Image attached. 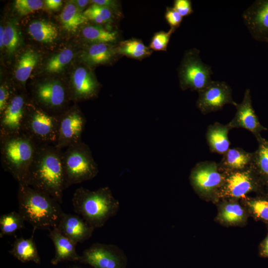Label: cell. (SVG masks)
Instances as JSON below:
<instances>
[{
  "instance_id": "1",
  "label": "cell",
  "mask_w": 268,
  "mask_h": 268,
  "mask_svg": "<svg viewBox=\"0 0 268 268\" xmlns=\"http://www.w3.org/2000/svg\"><path fill=\"white\" fill-rule=\"evenodd\" d=\"M63 151L55 145L39 146L29 168L26 185L63 202L66 188L63 162Z\"/></svg>"
},
{
  "instance_id": "2",
  "label": "cell",
  "mask_w": 268,
  "mask_h": 268,
  "mask_svg": "<svg viewBox=\"0 0 268 268\" xmlns=\"http://www.w3.org/2000/svg\"><path fill=\"white\" fill-rule=\"evenodd\" d=\"M17 201L18 212L34 231L57 227L64 213L54 198L27 185L18 184Z\"/></svg>"
},
{
  "instance_id": "3",
  "label": "cell",
  "mask_w": 268,
  "mask_h": 268,
  "mask_svg": "<svg viewBox=\"0 0 268 268\" xmlns=\"http://www.w3.org/2000/svg\"><path fill=\"white\" fill-rule=\"evenodd\" d=\"M39 146L24 133L0 137L1 165L18 184L26 185L29 168Z\"/></svg>"
},
{
  "instance_id": "4",
  "label": "cell",
  "mask_w": 268,
  "mask_h": 268,
  "mask_svg": "<svg viewBox=\"0 0 268 268\" xmlns=\"http://www.w3.org/2000/svg\"><path fill=\"white\" fill-rule=\"evenodd\" d=\"M74 211L94 228L102 227L117 212L119 202L108 187L90 191L77 189L72 198Z\"/></svg>"
},
{
  "instance_id": "5",
  "label": "cell",
  "mask_w": 268,
  "mask_h": 268,
  "mask_svg": "<svg viewBox=\"0 0 268 268\" xmlns=\"http://www.w3.org/2000/svg\"><path fill=\"white\" fill-rule=\"evenodd\" d=\"M63 162L66 189L94 178L98 173L89 147L82 141L66 148Z\"/></svg>"
},
{
  "instance_id": "6",
  "label": "cell",
  "mask_w": 268,
  "mask_h": 268,
  "mask_svg": "<svg viewBox=\"0 0 268 268\" xmlns=\"http://www.w3.org/2000/svg\"><path fill=\"white\" fill-rule=\"evenodd\" d=\"M59 128V116L50 114L39 107L28 104L23 132L39 145H56Z\"/></svg>"
},
{
  "instance_id": "7",
  "label": "cell",
  "mask_w": 268,
  "mask_h": 268,
  "mask_svg": "<svg viewBox=\"0 0 268 268\" xmlns=\"http://www.w3.org/2000/svg\"><path fill=\"white\" fill-rule=\"evenodd\" d=\"M211 67L202 62L200 51L193 49L184 55L179 68L180 85L182 90L199 92L212 81Z\"/></svg>"
},
{
  "instance_id": "8",
  "label": "cell",
  "mask_w": 268,
  "mask_h": 268,
  "mask_svg": "<svg viewBox=\"0 0 268 268\" xmlns=\"http://www.w3.org/2000/svg\"><path fill=\"white\" fill-rule=\"evenodd\" d=\"M225 177V174L219 170L218 164L212 161H205L195 165L191 171L190 179L198 193L204 196H217Z\"/></svg>"
},
{
  "instance_id": "9",
  "label": "cell",
  "mask_w": 268,
  "mask_h": 268,
  "mask_svg": "<svg viewBox=\"0 0 268 268\" xmlns=\"http://www.w3.org/2000/svg\"><path fill=\"white\" fill-rule=\"evenodd\" d=\"M225 176L217 196L219 198H245L248 193L260 191L264 186L252 166L245 170L225 173Z\"/></svg>"
},
{
  "instance_id": "10",
  "label": "cell",
  "mask_w": 268,
  "mask_h": 268,
  "mask_svg": "<svg viewBox=\"0 0 268 268\" xmlns=\"http://www.w3.org/2000/svg\"><path fill=\"white\" fill-rule=\"evenodd\" d=\"M35 101L40 108L51 115L59 116L68 98V93L59 81L48 80L38 83L33 89Z\"/></svg>"
},
{
  "instance_id": "11",
  "label": "cell",
  "mask_w": 268,
  "mask_h": 268,
  "mask_svg": "<svg viewBox=\"0 0 268 268\" xmlns=\"http://www.w3.org/2000/svg\"><path fill=\"white\" fill-rule=\"evenodd\" d=\"M86 119L77 108L67 110L59 116V128L56 147L63 150L81 140Z\"/></svg>"
},
{
  "instance_id": "12",
  "label": "cell",
  "mask_w": 268,
  "mask_h": 268,
  "mask_svg": "<svg viewBox=\"0 0 268 268\" xmlns=\"http://www.w3.org/2000/svg\"><path fill=\"white\" fill-rule=\"evenodd\" d=\"M198 92L196 105L203 114L219 110L226 104L236 106L238 104L232 99L231 88L224 81L212 80Z\"/></svg>"
},
{
  "instance_id": "13",
  "label": "cell",
  "mask_w": 268,
  "mask_h": 268,
  "mask_svg": "<svg viewBox=\"0 0 268 268\" xmlns=\"http://www.w3.org/2000/svg\"><path fill=\"white\" fill-rule=\"evenodd\" d=\"M27 106L23 94L13 95L0 115V137L23 132Z\"/></svg>"
},
{
  "instance_id": "14",
  "label": "cell",
  "mask_w": 268,
  "mask_h": 268,
  "mask_svg": "<svg viewBox=\"0 0 268 268\" xmlns=\"http://www.w3.org/2000/svg\"><path fill=\"white\" fill-rule=\"evenodd\" d=\"M244 23L256 40L268 42V0H256L243 13Z\"/></svg>"
},
{
  "instance_id": "15",
  "label": "cell",
  "mask_w": 268,
  "mask_h": 268,
  "mask_svg": "<svg viewBox=\"0 0 268 268\" xmlns=\"http://www.w3.org/2000/svg\"><path fill=\"white\" fill-rule=\"evenodd\" d=\"M79 262L94 268H124L126 260L113 246L96 244L83 252Z\"/></svg>"
},
{
  "instance_id": "16",
  "label": "cell",
  "mask_w": 268,
  "mask_h": 268,
  "mask_svg": "<svg viewBox=\"0 0 268 268\" xmlns=\"http://www.w3.org/2000/svg\"><path fill=\"white\" fill-rule=\"evenodd\" d=\"M236 112L232 120L228 123L232 128H243L252 133L256 139L261 136V132L268 129L259 120L252 106L250 90L247 89L242 102L235 106Z\"/></svg>"
},
{
  "instance_id": "17",
  "label": "cell",
  "mask_w": 268,
  "mask_h": 268,
  "mask_svg": "<svg viewBox=\"0 0 268 268\" xmlns=\"http://www.w3.org/2000/svg\"><path fill=\"white\" fill-rule=\"evenodd\" d=\"M99 84L92 73L84 67H78L73 72L71 80L70 98L75 101L95 97Z\"/></svg>"
},
{
  "instance_id": "18",
  "label": "cell",
  "mask_w": 268,
  "mask_h": 268,
  "mask_svg": "<svg viewBox=\"0 0 268 268\" xmlns=\"http://www.w3.org/2000/svg\"><path fill=\"white\" fill-rule=\"evenodd\" d=\"M57 228L76 244L89 239L94 229L79 215L65 213Z\"/></svg>"
},
{
  "instance_id": "19",
  "label": "cell",
  "mask_w": 268,
  "mask_h": 268,
  "mask_svg": "<svg viewBox=\"0 0 268 268\" xmlns=\"http://www.w3.org/2000/svg\"><path fill=\"white\" fill-rule=\"evenodd\" d=\"M49 236L55 248V256L51 260L53 265L65 261H79L80 256L76 251V244L64 235L57 227L49 231Z\"/></svg>"
},
{
  "instance_id": "20",
  "label": "cell",
  "mask_w": 268,
  "mask_h": 268,
  "mask_svg": "<svg viewBox=\"0 0 268 268\" xmlns=\"http://www.w3.org/2000/svg\"><path fill=\"white\" fill-rule=\"evenodd\" d=\"M253 156L241 148H230L218 164L219 169L224 174L245 170L251 166Z\"/></svg>"
},
{
  "instance_id": "21",
  "label": "cell",
  "mask_w": 268,
  "mask_h": 268,
  "mask_svg": "<svg viewBox=\"0 0 268 268\" xmlns=\"http://www.w3.org/2000/svg\"><path fill=\"white\" fill-rule=\"evenodd\" d=\"M231 129L228 124L224 125L215 122L208 126L206 139L211 152L223 155L230 148L228 134Z\"/></svg>"
},
{
  "instance_id": "22",
  "label": "cell",
  "mask_w": 268,
  "mask_h": 268,
  "mask_svg": "<svg viewBox=\"0 0 268 268\" xmlns=\"http://www.w3.org/2000/svg\"><path fill=\"white\" fill-rule=\"evenodd\" d=\"M9 253L22 263L32 262L36 264L40 263V258L33 235L29 238H17Z\"/></svg>"
},
{
  "instance_id": "23",
  "label": "cell",
  "mask_w": 268,
  "mask_h": 268,
  "mask_svg": "<svg viewBox=\"0 0 268 268\" xmlns=\"http://www.w3.org/2000/svg\"><path fill=\"white\" fill-rule=\"evenodd\" d=\"M117 54L109 44L93 43L82 53L81 58L87 64L96 66L106 64Z\"/></svg>"
},
{
  "instance_id": "24",
  "label": "cell",
  "mask_w": 268,
  "mask_h": 268,
  "mask_svg": "<svg viewBox=\"0 0 268 268\" xmlns=\"http://www.w3.org/2000/svg\"><path fill=\"white\" fill-rule=\"evenodd\" d=\"M257 140L258 147L253 152L251 166L264 186L268 188V140L261 136Z\"/></svg>"
},
{
  "instance_id": "25",
  "label": "cell",
  "mask_w": 268,
  "mask_h": 268,
  "mask_svg": "<svg viewBox=\"0 0 268 268\" xmlns=\"http://www.w3.org/2000/svg\"><path fill=\"white\" fill-rule=\"evenodd\" d=\"M28 32L33 39L43 43H52L59 35L57 26L51 22L44 20L31 22L28 26Z\"/></svg>"
},
{
  "instance_id": "26",
  "label": "cell",
  "mask_w": 268,
  "mask_h": 268,
  "mask_svg": "<svg viewBox=\"0 0 268 268\" xmlns=\"http://www.w3.org/2000/svg\"><path fill=\"white\" fill-rule=\"evenodd\" d=\"M63 27L67 31L74 32L88 19L74 2H68L64 7L60 15Z\"/></svg>"
},
{
  "instance_id": "27",
  "label": "cell",
  "mask_w": 268,
  "mask_h": 268,
  "mask_svg": "<svg viewBox=\"0 0 268 268\" xmlns=\"http://www.w3.org/2000/svg\"><path fill=\"white\" fill-rule=\"evenodd\" d=\"M39 59L38 53L32 49L24 52L20 57L15 69V76L23 86L38 63Z\"/></svg>"
},
{
  "instance_id": "28",
  "label": "cell",
  "mask_w": 268,
  "mask_h": 268,
  "mask_svg": "<svg viewBox=\"0 0 268 268\" xmlns=\"http://www.w3.org/2000/svg\"><path fill=\"white\" fill-rule=\"evenodd\" d=\"M117 53L135 59H142L152 53L149 47L135 39L121 41L116 48Z\"/></svg>"
},
{
  "instance_id": "29",
  "label": "cell",
  "mask_w": 268,
  "mask_h": 268,
  "mask_svg": "<svg viewBox=\"0 0 268 268\" xmlns=\"http://www.w3.org/2000/svg\"><path fill=\"white\" fill-rule=\"evenodd\" d=\"M82 35L87 41L93 43H113L117 39V33L108 31L102 27L88 25L82 29Z\"/></svg>"
},
{
  "instance_id": "30",
  "label": "cell",
  "mask_w": 268,
  "mask_h": 268,
  "mask_svg": "<svg viewBox=\"0 0 268 268\" xmlns=\"http://www.w3.org/2000/svg\"><path fill=\"white\" fill-rule=\"evenodd\" d=\"M24 219L19 212L11 211L0 217V237L14 234L24 227Z\"/></svg>"
},
{
  "instance_id": "31",
  "label": "cell",
  "mask_w": 268,
  "mask_h": 268,
  "mask_svg": "<svg viewBox=\"0 0 268 268\" xmlns=\"http://www.w3.org/2000/svg\"><path fill=\"white\" fill-rule=\"evenodd\" d=\"M73 52L70 49H65L53 56L48 61L45 70L49 73H59L72 60Z\"/></svg>"
},
{
  "instance_id": "32",
  "label": "cell",
  "mask_w": 268,
  "mask_h": 268,
  "mask_svg": "<svg viewBox=\"0 0 268 268\" xmlns=\"http://www.w3.org/2000/svg\"><path fill=\"white\" fill-rule=\"evenodd\" d=\"M88 20H92L97 24L109 22L112 19V11L106 7L92 3L83 12Z\"/></svg>"
},
{
  "instance_id": "33",
  "label": "cell",
  "mask_w": 268,
  "mask_h": 268,
  "mask_svg": "<svg viewBox=\"0 0 268 268\" xmlns=\"http://www.w3.org/2000/svg\"><path fill=\"white\" fill-rule=\"evenodd\" d=\"M3 48L10 54L14 53L20 44V36L16 25L9 22L4 28Z\"/></svg>"
},
{
  "instance_id": "34",
  "label": "cell",
  "mask_w": 268,
  "mask_h": 268,
  "mask_svg": "<svg viewBox=\"0 0 268 268\" xmlns=\"http://www.w3.org/2000/svg\"><path fill=\"white\" fill-rule=\"evenodd\" d=\"M244 212L241 206L236 203L226 204L220 212V218L227 223H236L241 221L244 218Z\"/></svg>"
},
{
  "instance_id": "35",
  "label": "cell",
  "mask_w": 268,
  "mask_h": 268,
  "mask_svg": "<svg viewBox=\"0 0 268 268\" xmlns=\"http://www.w3.org/2000/svg\"><path fill=\"white\" fill-rule=\"evenodd\" d=\"M253 214L258 218L268 222V199L258 198L246 201Z\"/></svg>"
},
{
  "instance_id": "36",
  "label": "cell",
  "mask_w": 268,
  "mask_h": 268,
  "mask_svg": "<svg viewBox=\"0 0 268 268\" xmlns=\"http://www.w3.org/2000/svg\"><path fill=\"white\" fill-rule=\"evenodd\" d=\"M44 2L40 0H16L14 7L21 16L26 15L41 9Z\"/></svg>"
},
{
  "instance_id": "37",
  "label": "cell",
  "mask_w": 268,
  "mask_h": 268,
  "mask_svg": "<svg viewBox=\"0 0 268 268\" xmlns=\"http://www.w3.org/2000/svg\"><path fill=\"white\" fill-rule=\"evenodd\" d=\"M175 29L171 28L168 32L160 31L155 33L152 38L149 48L156 51H166L171 34Z\"/></svg>"
},
{
  "instance_id": "38",
  "label": "cell",
  "mask_w": 268,
  "mask_h": 268,
  "mask_svg": "<svg viewBox=\"0 0 268 268\" xmlns=\"http://www.w3.org/2000/svg\"><path fill=\"white\" fill-rule=\"evenodd\" d=\"M166 20L171 28L176 29L180 26L183 17L173 7H168L165 14Z\"/></svg>"
},
{
  "instance_id": "39",
  "label": "cell",
  "mask_w": 268,
  "mask_h": 268,
  "mask_svg": "<svg viewBox=\"0 0 268 268\" xmlns=\"http://www.w3.org/2000/svg\"><path fill=\"white\" fill-rule=\"evenodd\" d=\"M173 8L182 16H186L193 12L192 2L190 0H175Z\"/></svg>"
},
{
  "instance_id": "40",
  "label": "cell",
  "mask_w": 268,
  "mask_h": 268,
  "mask_svg": "<svg viewBox=\"0 0 268 268\" xmlns=\"http://www.w3.org/2000/svg\"><path fill=\"white\" fill-rule=\"evenodd\" d=\"M10 88L6 84H1L0 86V115L5 109L12 97Z\"/></svg>"
},
{
  "instance_id": "41",
  "label": "cell",
  "mask_w": 268,
  "mask_h": 268,
  "mask_svg": "<svg viewBox=\"0 0 268 268\" xmlns=\"http://www.w3.org/2000/svg\"><path fill=\"white\" fill-rule=\"evenodd\" d=\"M92 3L100 5L109 9L112 10H118V2L116 0H91Z\"/></svg>"
},
{
  "instance_id": "42",
  "label": "cell",
  "mask_w": 268,
  "mask_h": 268,
  "mask_svg": "<svg viewBox=\"0 0 268 268\" xmlns=\"http://www.w3.org/2000/svg\"><path fill=\"white\" fill-rule=\"evenodd\" d=\"M46 6L50 10H57L62 6L63 1L61 0H45Z\"/></svg>"
},
{
  "instance_id": "43",
  "label": "cell",
  "mask_w": 268,
  "mask_h": 268,
  "mask_svg": "<svg viewBox=\"0 0 268 268\" xmlns=\"http://www.w3.org/2000/svg\"><path fill=\"white\" fill-rule=\"evenodd\" d=\"M260 254L263 257L268 258V234L261 245Z\"/></svg>"
},
{
  "instance_id": "44",
  "label": "cell",
  "mask_w": 268,
  "mask_h": 268,
  "mask_svg": "<svg viewBox=\"0 0 268 268\" xmlns=\"http://www.w3.org/2000/svg\"><path fill=\"white\" fill-rule=\"evenodd\" d=\"M89 1H90L87 0H74L73 2L76 5L78 8L81 11H82V9H83L86 7V6L88 4Z\"/></svg>"
},
{
  "instance_id": "45",
  "label": "cell",
  "mask_w": 268,
  "mask_h": 268,
  "mask_svg": "<svg viewBox=\"0 0 268 268\" xmlns=\"http://www.w3.org/2000/svg\"><path fill=\"white\" fill-rule=\"evenodd\" d=\"M4 31V28L3 27V26H0V47L1 49L3 48L2 41H3Z\"/></svg>"
},
{
  "instance_id": "46",
  "label": "cell",
  "mask_w": 268,
  "mask_h": 268,
  "mask_svg": "<svg viewBox=\"0 0 268 268\" xmlns=\"http://www.w3.org/2000/svg\"></svg>"
}]
</instances>
